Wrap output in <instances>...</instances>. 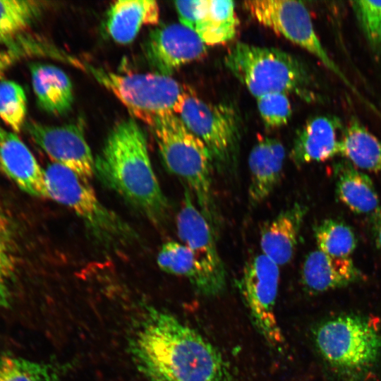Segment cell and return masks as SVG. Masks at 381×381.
<instances>
[{"label":"cell","instance_id":"cell-1","mask_svg":"<svg viewBox=\"0 0 381 381\" xmlns=\"http://www.w3.org/2000/svg\"><path fill=\"white\" fill-rule=\"evenodd\" d=\"M128 346L148 381H231L220 352L167 310L146 306Z\"/></svg>","mask_w":381,"mask_h":381},{"label":"cell","instance_id":"cell-2","mask_svg":"<svg viewBox=\"0 0 381 381\" xmlns=\"http://www.w3.org/2000/svg\"><path fill=\"white\" fill-rule=\"evenodd\" d=\"M95 174L154 224L167 219L169 202L153 171L145 133L135 120L114 126L95 160Z\"/></svg>","mask_w":381,"mask_h":381},{"label":"cell","instance_id":"cell-3","mask_svg":"<svg viewBox=\"0 0 381 381\" xmlns=\"http://www.w3.org/2000/svg\"><path fill=\"white\" fill-rule=\"evenodd\" d=\"M152 129L164 166L193 193L199 210L217 235L220 219L213 194L214 162L210 151L176 114L159 118Z\"/></svg>","mask_w":381,"mask_h":381},{"label":"cell","instance_id":"cell-4","mask_svg":"<svg viewBox=\"0 0 381 381\" xmlns=\"http://www.w3.org/2000/svg\"><path fill=\"white\" fill-rule=\"evenodd\" d=\"M224 65L255 97L270 93L294 94L312 102L317 97L307 66L292 54L272 47L237 42Z\"/></svg>","mask_w":381,"mask_h":381},{"label":"cell","instance_id":"cell-5","mask_svg":"<svg viewBox=\"0 0 381 381\" xmlns=\"http://www.w3.org/2000/svg\"><path fill=\"white\" fill-rule=\"evenodd\" d=\"M315 346L323 359L347 375L368 372L381 353V333L369 319L344 315L329 319L314 330Z\"/></svg>","mask_w":381,"mask_h":381},{"label":"cell","instance_id":"cell-6","mask_svg":"<svg viewBox=\"0 0 381 381\" xmlns=\"http://www.w3.org/2000/svg\"><path fill=\"white\" fill-rule=\"evenodd\" d=\"M83 68L134 117L151 127L159 118L181 111L186 91L171 76L157 73L118 74L89 64H83Z\"/></svg>","mask_w":381,"mask_h":381},{"label":"cell","instance_id":"cell-7","mask_svg":"<svg viewBox=\"0 0 381 381\" xmlns=\"http://www.w3.org/2000/svg\"><path fill=\"white\" fill-rule=\"evenodd\" d=\"M44 174L47 198L73 210L99 241L113 245L135 237L126 222L99 200L87 179L55 162Z\"/></svg>","mask_w":381,"mask_h":381},{"label":"cell","instance_id":"cell-8","mask_svg":"<svg viewBox=\"0 0 381 381\" xmlns=\"http://www.w3.org/2000/svg\"><path fill=\"white\" fill-rule=\"evenodd\" d=\"M179 116L205 143L219 169L229 171L235 167L241 139V121L234 107L207 102L186 91Z\"/></svg>","mask_w":381,"mask_h":381},{"label":"cell","instance_id":"cell-9","mask_svg":"<svg viewBox=\"0 0 381 381\" xmlns=\"http://www.w3.org/2000/svg\"><path fill=\"white\" fill-rule=\"evenodd\" d=\"M243 7L260 24L304 49L337 75L357 96L358 91L329 56L319 39L310 13L301 1L291 0H254Z\"/></svg>","mask_w":381,"mask_h":381},{"label":"cell","instance_id":"cell-10","mask_svg":"<svg viewBox=\"0 0 381 381\" xmlns=\"http://www.w3.org/2000/svg\"><path fill=\"white\" fill-rule=\"evenodd\" d=\"M279 275V266L261 253L246 263L238 282L253 325L277 350L284 345L275 313Z\"/></svg>","mask_w":381,"mask_h":381},{"label":"cell","instance_id":"cell-11","mask_svg":"<svg viewBox=\"0 0 381 381\" xmlns=\"http://www.w3.org/2000/svg\"><path fill=\"white\" fill-rule=\"evenodd\" d=\"M25 127L32 140L54 162L87 179L95 174V159L81 124L56 126L28 121Z\"/></svg>","mask_w":381,"mask_h":381},{"label":"cell","instance_id":"cell-12","mask_svg":"<svg viewBox=\"0 0 381 381\" xmlns=\"http://www.w3.org/2000/svg\"><path fill=\"white\" fill-rule=\"evenodd\" d=\"M145 53L155 73L171 76L182 66L205 56L207 47L193 30L174 23L151 31Z\"/></svg>","mask_w":381,"mask_h":381},{"label":"cell","instance_id":"cell-13","mask_svg":"<svg viewBox=\"0 0 381 381\" xmlns=\"http://www.w3.org/2000/svg\"><path fill=\"white\" fill-rule=\"evenodd\" d=\"M157 264L167 273L186 278L203 296H216L225 289L226 275L216 271L184 244L176 241L163 244Z\"/></svg>","mask_w":381,"mask_h":381},{"label":"cell","instance_id":"cell-14","mask_svg":"<svg viewBox=\"0 0 381 381\" xmlns=\"http://www.w3.org/2000/svg\"><path fill=\"white\" fill-rule=\"evenodd\" d=\"M0 169L24 192L47 198L44 169L16 133L1 125Z\"/></svg>","mask_w":381,"mask_h":381},{"label":"cell","instance_id":"cell-15","mask_svg":"<svg viewBox=\"0 0 381 381\" xmlns=\"http://www.w3.org/2000/svg\"><path fill=\"white\" fill-rule=\"evenodd\" d=\"M344 126L333 115H319L298 130L290 158L296 166L327 161L338 155V145Z\"/></svg>","mask_w":381,"mask_h":381},{"label":"cell","instance_id":"cell-16","mask_svg":"<svg viewBox=\"0 0 381 381\" xmlns=\"http://www.w3.org/2000/svg\"><path fill=\"white\" fill-rule=\"evenodd\" d=\"M363 279L350 257H332L318 249L306 255L301 272L303 286L310 294L344 288Z\"/></svg>","mask_w":381,"mask_h":381},{"label":"cell","instance_id":"cell-17","mask_svg":"<svg viewBox=\"0 0 381 381\" xmlns=\"http://www.w3.org/2000/svg\"><path fill=\"white\" fill-rule=\"evenodd\" d=\"M285 155L283 144L276 138H262L254 145L248 159L250 177L248 194L251 205L265 201L279 184Z\"/></svg>","mask_w":381,"mask_h":381},{"label":"cell","instance_id":"cell-18","mask_svg":"<svg viewBox=\"0 0 381 381\" xmlns=\"http://www.w3.org/2000/svg\"><path fill=\"white\" fill-rule=\"evenodd\" d=\"M184 186L183 204L176 218L179 237L202 260L226 275L216 245V235L203 214L194 205L190 190Z\"/></svg>","mask_w":381,"mask_h":381},{"label":"cell","instance_id":"cell-19","mask_svg":"<svg viewBox=\"0 0 381 381\" xmlns=\"http://www.w3.org/2000/svg\"><path fill=\"white\" fill-rule=\"evenodd\" d=\"M307 212L305 205L296 202L265 223L260 231L262 253L279 266L289 263L294 255Z\"/></svg>","mask_w":381,"mask_h":381},{"label":"cell","instance_id":"cell-20","mask_svg":"<svg viewBox=\"0 0 381 381\" xmlns=\"http://www.w3.org/2000/svg\"><path fill=\"white\" fill-rule=\"evenodd\" d=\"M159 18V8L153 0H119L109 7L104 28L119 44L131 43L143 25H155Z\"/></svg>","mask_w":381,"mask_h":381},{"label":"cell","instance_id":"cell-21","mask_svg":"<svg viewBox=\"0 0 381 381\" xmlns=\"http://www.w3.org/2000/svg\"><path fill=\"white\" fill-rule=\"evenodd\" d=\"M30 70L39 107L53 114L68 111L73 102V91L67 74L57 66L42 63L31 64Z\"/></svg>","mask_w":381,"mask_h":381},{"label":"cell","instance_id":"cell-22","mask_svg":"<svg viewBox=\"0 0 381 381\" xmlns=\"http://www.w3.org/2000/svg\"><path fill=\"white\" fill-rule=\"evenodd\" d=\"M338 199L356 214H370L380 207L379 196L369 176L348 161L334 167Z\"/></svg>","mask_w":381,"mask_h":381},{"label":"cell","instance_id":"cell-23","mask_svg":"<svg viewBox=\"0 0 381 381\" xmlns=\"http://www.w3.org/2000/svg\"><path fill=\"white\" fill-rule=\"evenodd\" d=\"M338 155L358 169L381 174V140L355 117L344 126Z\"/></svg>","mask_w":381,"mask_h":381},{"label":"cell","instance_id":"cell-24","mask_svg":"<svg viewBox=\"0 0 381 381\" xmlns=\"http://www.w3.org/2000/svg\"><path fill=\"white\" fill-rule=\"evenodd\" d=\"M239 21L231 0H200L194 32L206 45L231 40Z\"/></svg>","mask_w":381,"mask_h":381},{"label":"cell","instance_id":"cell-25","mask_svg":"<svg viewBox=\"0 0 381 381\" xmlns=\"http://www.w3.org/2000/svg\"><path fill=\"white\" fill-rule=\"evenodd\" d=\"M68 367L4 353L0 356V381H58Z\"/></svg>","mask_w":381,"mask_h":381},{"label":"cell","instance_id":"cell-26","mask_svg":"<svg viewBox=\"0 0 381 381\" xmlns=\"http://www.w3.org/2000/svg\"><path fill=\"white\" fill-rule=\"evenodd\" d=\"M44 7L37 1L0 0V43L13 42L40 16Z\"/></svg>","mask_w":381,"mask_h":381},{"label":"cell","instance_id":"cell-27","mask_svg":"<svg viewBox=\"0 0 381 381\" xmlns=\"http://www.w3.org/2000/svg\"><path fill=\"white\" fill-rule=\"evenodd\" d=\"M318 249L337 258H348L357 247V238L353 229L342 220L329 218L314 227Z\"/></svg>","mask_w":381,"mask_h":381},{"label":"cell","instance_id":"cell-28","mask_svg":"<svg viewBox=\"0 0 381 381\" xmlns=\"http://www.w3.org/2000/svg\"><path fill=\"white\" fill-rule=\"evenodd\" d=\"M27 98L22 86L10 80H0V118L14 133L25 124Z\"/></svg>","mask_w":381,"mask_h":381},{"label":"cell","instance_id":"cell-29","mask_svg":"<svg viewBox=\"0 0 381 381\" xmlns=\"http://www.w3.org/2000/svg\"><path fill=\"white\" fill-rule=\"evenodd\" d=\"M350 4L371 52L381 64V1H351Z\"/></svg>","mask_w":381,"mask_h":381},{"label":"cell","instance_id":"cell-30","mask_svg":"<svg viewBox=\"0 0 381 381\" xmlns=\"http://www.w3.org/2000/svg\"><path fill=\"white\" fill-rule=\"evenodd\" d=\"M16 267L15 243L10 221L0 211V307L11 304L10 282Z\"/></svg>","mask_w":381,"mask_h":381},{"label":"cell","instance_id":"cell-31","mask_svg":"<svg viewBox=\"0 0 381 381\" xmlns=\"http://www.w3.org/2000/svg\"><path fill=\"white\" fill-rule=\"evenodd\" d=\"M256 100L259 114L267 128H280L289 121L292 107L288 95L270 93L260 96Z\"/></svg>","mask_w":381,"mask_h":381},{"label":"cell","instance_id":"cell-32","mask_svg":"<svg viewBox=\"0 0 381 381\" xmlns=\"http://www.w3.org/2000/svg\"><path fill=\"white\" fill-rule=\"evenodd\" d=\"M200 0L176 1L174 6L180 23L194 31Z\"/></svg>","mask_w":381,"mask_h":381},{"label":"cell","instance_id":"cell-33","mask_svg":"<svg viewBox=\"0 0 381 381\" xmlns=\"http://www.w3.org/2000/svg\"><path fill=\"white\" fill-rule=\"evenodd\" d=\"M370 234L376 248L381 250V206L370 214Z\"/></svg>","mask_w":381,"mask_h":381},{"label":"cell","instance_id":"cell-34","mask_svg":"<svg viewBox=\"0 0 381 381\" xmlns=\"http://www.w3.org/2000/svg\"><path fill=\"white\" fill-rule=\"evenodd\" d=\"M22 50L16 46L8 52L0 53V78L4 71L16 60L17 57L23 56Z\"/></svg>","mask_w":381,"mask_h":381}]
</instances>
